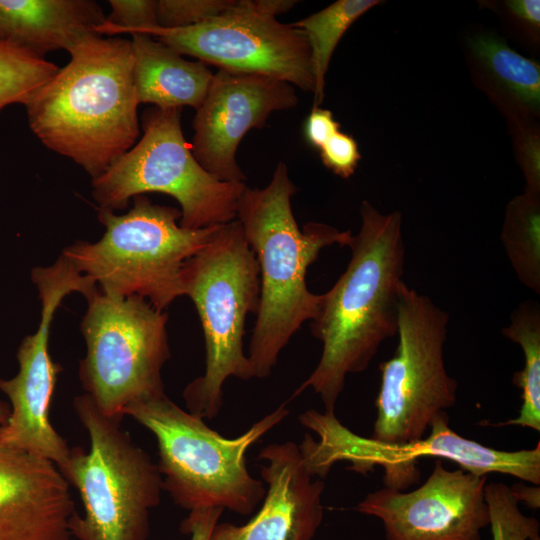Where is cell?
<instances>
[{
  "label": "cell",
  "mask_w": 540,
  "mask_h": 540,
  "mask_svg": "<svg viewBox=\"0 0 540 540\" xmlns=\"http://www.w3.org/2000/svg\"><path fill=\"white\" fill-rule=\"evenodd\" d=\"M360 214L361 228L348 246V266L323 293L311 321L312 335L322 342L320 360L294 394L311 388L326 413H335L347 375L365 371L382 342L397 334L404 283L402 215L382 214L368 201L362 202Z\"/></svg>",
  "instance_id": "obj_1"
},
{
  "label": "cell",
  "mask_w": 540,
  "mask_h": 540,
  "mask_svg": "<svg viewBox=\"0 0 540 540\" xmlns=\"http://www.w3.org/2000/svg\"><path fill=\"white\" fill-rule=\"evenodd\" d=\"M68 52L69 63L23 105L36 137L95 179L139 137L131 42L89 33Z\"/></svg>",
  "instance_id": "obj_2"
},
{
  "label": "cell",
  "mask_w": 540,
  "mask_h": 540,
  "mask_svg": "<svg viewBox=\"0 0 540 540\" xmlns=\"http://www.w3.org/2000/svg\"><path fill=\"white\" fill-rule=\"evenodd\" d=\"M296 187L279 162L264 188L245 186L236 219L254 253L260 276V300L248 358L256 378L271 375L282 349L303 323L321 308L323 294L306 284L308 267L328 246H349L350 230L309 222L300 229L291 207Z\"/></svg>",
  "instance_id": "obj_3"
},
{
  "label": "cell",
  "mask_w": 540,
  "mask_h": 540,
  "mask_svg": "<svg viewBox=\"0 0 540 540\" xmlns=\"http://www.w3.org/2000/svg\"><path fill=\"white\" fill-rule=\"evenodd\" d=\"M288 414L285 404L280 405L238 437L226 438L165 392L122 410L154 435L163 490L175 504L189 512L222 508L240 515L253 513L266 493L263 482L247 469V451Z\"/></svg>",
  "instance_id": "obj_4"
},
{
  "label": "cell",
  "mask_w": 540,
  "mask_h": 540,
  "mask_svg": "<svg viewBox=\"0 0 540 540\" xmlns=\"http://www.w3.org/2000/svg\"><path fill=\"white\" fill-rule=\"evenodd\" d=\"M182 285L196 307L205 342L204 373L187 384L183 398L187 411L213 419L223 407L229 377L255 378L243 337L248 315L259 308V266L237 219L220 225L187 260Z\"/></svg>",
  "instance_id": "obj_5"
},
{
  "label": "cell",
  "mask_w": 540,
  "mask_h": 540,
  "mask_svg": "<svg viewBox=\"0 0 540 540\" xmlns=\"http://www.w3.org/2000/svg\"><path fill=\"white\" fill-rule=\"evenodd\" d=\"M74 411L89 436V449H71L59 470L80 496L83 515L71 516L77 540H148L150 512L163 491L157 463L121 426L123 416L102 413L87 395Z\"/></svg>",
  "instance_id": "obj_6"
},
{
  "label": "cell",
  "mask_w": 540,
  "mask_h": 540,
  "mask_svg": "<svg viewBox=\"0 0 540 540\" xmlns=\"http://www.w3.org/2000/svg\"><path fill=\"white\" fill-rule=\"evenodd\" d=\"M181 211L143 195L123 215L98 210L106 230L97 242L77 241L62 255L107 294L138 296L164 311L183 295L185 263L202 250L220 225L197 230L180 226Z\"/></svg>",
  "instance_id": "obj_7"
},
{
  "label": "cell",
  "mask_w": 540,
  "mask_h": 540,
  "mask_svg": "<svg viewBox=\"0 0 540 540\" xmlns=\"http://www.w3.org/2000/svg\"><path fill=\"white\" fill-rule=\"evenodd\" d=\"M299 421L318 437L315 440L306 434L299 445L305 466L313 477L323 479L336 463L344 461L350 463L348 470L361 474L381 467L384 486L404 490L419 481L418 461L436 457L474 474L500 473L532 485L540 484V442L532 449H494L452 430L447 413L433 421L428 435L401 444L360 436L344 426L335 413L309 409L299 415Z\"/></svg>",
  "instance_id": "obj_8"
},
{
  "label": "cell",
  "mask_w": 540,
  "mask_h": 540,
  "mask_svg": "<svg viewBox=\"0 0 540 540\" xmlns=\"http://www.w3.org/2000/svg\"><path fill=\"white\" fill-rule=\"evenodd\" d=\"M143 135L108 169L92 179L99 209L114 212L147 192L167 194L181 206L180 226L201 229L236 219L245 183L223 182L195 159L181 126V109H147Z\"/></svg>",
  "instance_id": "obj_9"
},
{
  "label": "cell",
  "mask_w": 540,
  "mask_h": 540,
  "mask_svg": "<svg viewBox=\"0 0 540 540\" xmlns=\"http://www.w3.org/2000/svg\"><path fill=\"white\" fill-rule=\"evenodd\" d=\"M86 299L81 330L87 352L79 378L102 413L123 416L131 402L165 392L161 370L170 358L168 314L141 297L99 288Z\"/></svg>",
  "instance_id": "obj_10"
},
{
  "label": "cell",
  "mask_w": 540,
  "mask_h": 540,
  "mask_svg": "<svg viewBox=\"0 0 540 540\" xmlns=\"http://www.w3.org/2000/svg\"><path fill=\"white\" fill-rule=\"evenodd\" d=\"M448 321L446 311L403 283L397 348L379 366L372 439L391 444L419 440L455 404L457 381L444 363Z\"/></svg>",
  "instance_id": "obj_11"
},
{
  "label": "cell",
  "mask_w": 540,
  "mask_h": 540,
  "mask_svg": "<svg viewBox=\"0 0 540 540\" xmlns=\"http://www.w3.org/2000/svg\"><path fill=\"white\" fill-rule=\"evenodd\" d=\"M293 0H233L223 13L200 24L155 29L150 35L219 69L260 74L315 92L311 51L304 32L283 24Z\"/></svg>",
  "instance_id": "obj_12"
},
{
  "label": "cell",
  "mask_w": 540,
  "mask_h": 540,
  "mask_svg": "<svg viewBox=\"0 0 540 540\" xmlns=\"http://www.w3.org/2000/svg\"><path fill=\"white\" fill-rule=\"evenodd\" d=\"M31 279L38 289L41 318L37 331L26 336L18 348V373L11 379H0V391L11 404L1 433L8 445L45 458L60 469L69 460L71 449L49 419L57 377L62 371L49 354L50 327L64 297L80 292L87 298L97 285L62 254L51 266L33 268Z\"/></svg>",
  "instance_id": "obj_13"
},
{
  "label": "cell",
  "mask_w": 540,
  "mask_h": 540,
  "mask_svg": "<svg viewBox=\"0 0 540 540\" xmlns=\"http://www.w3.org/2000/svg\"><path fill=\"white\" fill-rule=\"evenodd\" d=\"M487 477L449 470L440 460L418 488L382 487L356 510L378 518L386 540H481L490 518L485 499Z\"/></svg>",
  "instance_id": "obj_14"
},
{
  "label": "cell",
  "mask_w": 540,
  "mask_h": 540,
  "mask_svg": "<svg viewBox=\"0 0 540 540\" xmlns=\"http://www.w3.org/2000/svg\"><path fill=\"white\" fill-rule=\"evenodd\" d=\"M297 102L294 87L285 81L219 69L193 120L195 159L220 181L244 183L236 160L242 138L252 128H262L271 113Z\"/></svg>",
  "instance_id": "obj_15"
},
{
  "label": "cell",
  "mask_w": 540,
  "mask_h": 540,
  "mask_svg": "<svg viewBox=\"0 0 540 540\" xmlns=\"http://www.w3.org/2000/svg\"><path fill=\"white\" fill-rule=\"evenodd\" d=\"M258 459L267 484L262 507L244 525L217 523L209 540H312L323 520L324 481L313 479L292 441L265 446Z\"/></svg>",
  "instance_id": "obj_16"
},
{
  "label": "cell",
  "mask_w": 540,
  "mask_h": 540,
  "mask_svg": "<svg viewBox=\"0 0 540 540\" xmlns=\"http://www.w3.org/2000/svg\"><path fill=\"white\" fill-rule=\"evenodd\" d=\"M0 425V540H73L75 504L53 462L8 445Z\"/></svg>",
  "instance_id": "obj_17"
},
{
  "label": "cell",
  "mask_w": 540,
  "mask_h": 540,
  "mask_svg": "<svg viewBox=\"0 0 540 540\" xmlns=\"http://www.w3.org/2000/svg\"><path fill=\"white\" fill-rule=\"evenodd\" d=\"M92 0H0V42L37 56L69 50L106 21Z\"/></svg>",
  "instance_id": "obj_18"
},
{
  "label": "cell",
  "mask_w": 540,
  "mask_h": 540,
  "mask_svg": "<svg viewBox=\"0 0 540 540\" xmlns=\"http://www.w3.org/2000/svg\"><path fill=\"white\" fill-rule=\"evenodd\" d=\"M472 76L510 125L535 121L540 111V66L503 38L479 33L467 41Z\"/></svg>",
  "instance_id": "obj_19"
},
{
  "label": "cell",
  "mask_w": 540,
  "mask_h": 540,
  "mask_svg": "<svg viewBox=\"0 0 540 540\" xmlns=\"http://www.w3.org/2000/svg\"><path fill=\"white\" fill-rule=\"evenodd\" d=\"M133 81L137 100L160 109L201 106L213 73L202 61L182 55L144 32H132Z\"/></svg>",
  "instance_id": "obj_20"
},
{
  "label": "cell",
  "mask_w": 540,
  "mask_h": 540,
  "mask_svg": "<svg viewBox=\"0 0 540 540\" xmlns=\"http://www.w3.org/2000/svg\"><path fill=\"white\" fill-rule=\"evenodd\" d=\"M502 334L523 350L524 367L513 376L521 390L522 404L517 417L497 426L516 425L540 431V306L534 300L523 301L511 314Z\"/></svg>",
  "instance_id": "obj_21"
},
{
  "label": "cell",
  "mask_w": 540,
  "mask_h": 540,
  "mask_svg": "<svg viewBox=\"0 0 540 540\" xmlns=\"http://www.w3.org/2000/svg\"><path fill=\"white\" fill-rule=\"evenodd\" d=\"M501 240L521 283L540 293V194L524 191L507 205Z\"/></svg>",
  "instance_id": "obj_22"
},
{
  "label": "cell",
  "mask_w": 540,
  "mask_h": 540,
  "mask_svg": "<svg viewBox=\"0 0 540 540\" xmlns=\"http://www.w3.org/2000/svg\"><path fill=\"white\" fill-rule=\"evenodd\" d=\"M378 0H338L323 10L291 25L302 30L307 38L315 78L314 106L324 97L325 75L332 54L348 28L364 13L378 5Z\"/></svg>",
  "instance_id": "obj_23"
},
{
  "label": "cell",
  "mask_w": 540,
  "mask_h": 540,
  "mask_svg": "<svg viewBox=\"0 0 540 540\" xmlns=\"http://www.w3.org/2000/svg\"><path fill=\"white\" fill-rule=\"evenodd\" d=\"M58 70L57 65L25 48L0 42V111L10 104H24Z\"/></svg>",
  "instance_id": "obj_24"
},
{
  "label": "cell",
  "mask_w": 540,
  "mask_h": 540,
  "mask_svg": "<svg viewBox=\"0 0 540 540\" xmlns=\"http://www.w3.org/2000/svg\"><path fill=\"white\" fill-rule=\"evenodd\" d=\"M108 2L111 13L102 25L95 28V33L109 36L132 32L150 34L159 28L157 0H109Z\"/></svg>",
  "instance_id": "obj_25"
},
{
  "label": "cell",
  "mask_w": 540,
  "mask_h": 540,
  "mask_svg": "<svg viewBox=\"0 0 540 540\" xmlns=\"http://www.w3.org/2000/svg\"><path fill=\"white\" fill-rule=\"evenodd\" d=\"M232 2L233 0H157L159 29H177L200 24L225 12Z\"/></svg>",
  "instance_id": "obj_26"
},
{
  "label": "cell",
  "mask_w": 540,
  "mask_h": 540,
  "mask_svg": "<svg viewBox=\"0 0 540 540\" xmlns=\"http://www.w3.org/2000/svg\"><path fill=\"white\" fill-rule=\"evenodd\" d=\"M514 148L526 180L525 191L540 194V137L535 121L511 124Z\"/></svg>",
  "instance_id": "obj_27"
},
{
  "label": "cell",
  "mask_w": 540,
  "mask_h": 540,
  "mask_svg": "<svg viewBox=\"0 0 540 540\" xmlns=\"http://www.w3.org/2000/svg\"><path fill=\"white\" fill-rule=\"evenodd\" d=\"M319 152L323 164L342 178L353 175L361 158L356 140L340 130L321 146Z\"/></svg>",
  "instance_id": "obj_28"
},
{
  "label": "cell",
  "mask_w": 540,
  "mask_h": 540,
  "mask_svg": "<svg viewBox=\"0 0 540 540\" xmlns=\"http://www.w3.org/2000/svg\"><path fill=\"white\" fill-rule=\"evenodd\" d=\"M506 18L522 29L532 41L538 42L540 31L539 0H507L502 2Z\"/></svg>",
  "instance_id": "obj_29"
},
{
  "label": "cell",
  "mask_w": 540,
  "mask_h": 540,
  "mask_svg": "<svg viewBox=\"0 0 540 540\" xmlns=\"http://www.w3.org/2000/svg\"><path fill=\"white\" fill-rule=\"evenodd\" d=\"M339 129L330 110L313 107L304 124V136L309 145L319 150Z\"/></svg>",
  "instance_id": "obj_30"
},
{
  "label": "cell",
  "mask_w": 540,
  "mask_h": 540,
  "mask_svg": "<svg viewBox=\"0 0 540 540\" xmlns=\"http://www.w3.org/2000/svg\"><path fill=\"white\" fill-rule=\"evenodd\" d=\"M222 508L193 510L182 521L180 530L190 535V540H209L214 526L223 513Z\"/></svg>",
  "instance_id": "obj_31"
},
{
  "label": "cell",
  "mask_w": 540,
  "mask_h": 540,
  "mask_svg": "<svg viewBox=\"0 0 540 540\" xmlns=\"http://www.w3.org/2000/svg\"><path fill=\"white\" fill-rule=\"evenodd\" d=\"M518 502H524L531 508L538 509L540 506V488L537 485L532 487L524 484H516L511 487Z\"/></svg>",
  "instance_id": "obj_32"
},
{
  "label": "cell",
  "mask_w": 540,
  "mask_h": 540,
  "mask_svg": "<svg viewBox=\"0 0 540 540\" xmlns=\"http://www.w3.org/2000/svg\"><path fill=\"white\" fill-rule=\"evenodd\" d=\"M10 413V406L4 401H0V425H5L8 422Z\"/></svg>",
  "instance_id": "obj_33"
},
{
  "label": "cell",
  "mask_w": 540,
  "mask_h": 540,
  "mask_svg": "<svg viewBox=\"0 0 540 540\" xmlns=\"http://www.w3.org/2000/svg\"><path fill=\"white\" fill-rule=\"evenodd\" d=\"M527 540H540L539 530L532 533Z\"/></svg>",
  "instance_id": "obj_34"
}]
</instances>
